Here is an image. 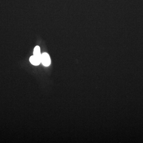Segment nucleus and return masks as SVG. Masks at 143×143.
<instances>
[{
	"instance_id": "1",
	"label": "nucleus",
	"mask_w": 143,
	"mask_h": 143,
	"mask_svg": "<svg viewBox=\"0 0 143 143\" xmlns=\"http://www.w3.org/2000/svg\"><path fill=\"white\" fill-rule=\"evenodd\" d=\"M41 62L45 67H48L50 65L51 58L49 54L46 53L41 54Z\"/></svg>"
},
{
	"instance_id": "2",
	"label": "nucleus",
	"mask_w": 143,
	"mask_h": 143,
	"mask_svg": "<svg viewBox=\"0 0 143 143\" xmlns=\"http://www.w3.org/2000/svg\"><path fill=\"white\" fill-rule=\"evenodd\" d=\"M30 62L33 65L37 66L39 65L41 62V59L36 56L33 55L30 57Z\"/></svg>"
},
{
	"instance_id": "3",
	"label": "nucleus",
	"mask_w": 143,
	"mask_h": 143,
	"mask_svg": "<svg viewBox=\"0 0 143 143\" xmlns=\"http://www.w3.org/2000/svg\"><path fill=\"white\" fill-rule=\"evenodd\" d=\"M34 55L41 59V53L40 48L38 46H36L34 49Z\"/></svg>"
}]
</instances>
